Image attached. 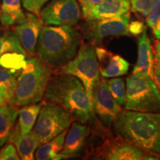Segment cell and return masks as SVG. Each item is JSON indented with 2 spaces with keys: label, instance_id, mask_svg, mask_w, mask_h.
<instances>
[{
  "label": "cell",
  "instance_id": "1",
  "mask_svg": "<svg viewBox=\"0 0 160 160\" xmlns=\"http://www.w3.org/2000/svg\"><path fill=\"white\" fill-rule=\"evenodd\" d=\"M112 128L117 137L160 159V112L145 113L122 109Z\"/></svg>",
  "mask_w": 160,
  "mask_h": 160
},
{
  "label": "cell",
  "instance_id": "2",
  "mask_svg": "<svg viewBox=\"0 0 160 160\" xmlns=\"http://www.w3.org/2000/svg\"><path fill=\"white\" fill-rule=\"evenodd\" d=\"M43 98L44 102L56 104L68 111L73 121L86 124L94 113L85 86L73 76L52 75Z\"/></svg>",
  "mask_w": 160,
  "mask_h": 160
},
{
  "label": "cell",
  "instance_id": "3",
  "mask_svg": "<svg viewBox=\"0 0 160 160\" xmlns=\"http://www.w3.org/2000/svg\"><path fill=\"white\" fill-rule=\"evenodd\" d=\"M82 42L79 30L73 27L43 26L36 47V55L43 62L57 68L77 56Z\"/></svg>",
  "mask_w": 160,
  "mask_h": 160
},
{
  "label": "cell",
  "instance_id": "4",
  "mask_svg": "<svg viewBox=\"0 0 160 160\" xmlns=\"http://www.w3.org/2000/svg\"><path fill=\"white\" fill-rule=\"evenodd\" d=\"M53 73V68L37 57L28 58L18 76L14 94L10 104L22 107L39 103L44 97Z\"/></svg>",
  "mask_w": 160,
  "mask_h": 160
},
{
  "label": "cell",
  "instance_id": "5",
  "mask_svg": "<svg viewBox=\"0 0 160 160\" xmlns=\"http://www.w3.org/2000/svg\"><path fill=\"white\" fill-rule=\"evenodd\" d=\"M124 108L132 111L160 112V90L155 81L143 73H132L126 78Z\"/></svg>",
  "mask_w": 160,
  "mask_h": 160
},
{
  "label": "cell",
  "instance_id": "6",
  "mask_svg": "<svg viewBox=\"0 0 160 160\" xmlns=\"http://www.w3.org/2000/svg\"><path fill=\"white\" fill-rule=\"evenodd\" d=\"M53 73L68 74L79 79L92 102V90L100 79L96 46L82 41L77 56L68 62L55 68Z\"/></svg>",
  "mask_w": 160,
  "mask_h": 160
},
{
  "label": "cell",
  "instance_id": "7",
  "mask_svg": "<svg viewBox=\"0 0 160 160\" xmlns=\"http://www.w3.org/2000/svg\"><path fill=\"white\" fill-rule=\"evenodd\" d=\"M73 121L71 113L63 108L50 102H43L33 132L40 145H42L68 128Z\"/></svg>",
  "mask_w": 160,
  "mask_h": 160
},
{
  "label": "cell",
  "instance_id": "8",
  "mask_svg": "<svg viewBox=\"0 0 160 160\" xmlns=\"http://www.w3.org/2000/svg\"><path fill=\"white\" fill-rule=\"evenodd\" d=\"M86 157L106 160H159V157L144 151L119 137H108L104 142L88 152Z\"/></svg>",
  "mask_w": 160,
  "mask_h": 160
},
{
  "label": "cell",
  "instance_id": "9",
  "mask_svg": "<svg viewBox=\"0 0 160 160\" xmlns=\"http://www.w3.org/2000/svg\"><path fill=\"white\" fill-rule=\"evenodd\" d=\"M129 23V13L108 19H85L79 31L82 40L97 46L107 37L128 36Z\"/></svg>",
  "mask_w": 160,
  "mask_h": 160
},
{
  "label": "cell",
  "instance_id": "10",
  "mask_svg": "<svg viewBox=\"0 0 160 160\" xmlns=\"http://www.w3.org/2000/svg\"><path fill=\"white\" fill-rule=\"evenodd\" d=\"M81 15L77 0H50L39 13V17L45 25L71 27L77 25Z\"/></svg>",
  "mask_w": 160,
  "mask_h": 160
},
{
  "label": "cell",
  "instance_id": "11",
  "mask_svg": "<svg viewBox=\"0 0 160 160\" xmlns=\"http://www.w3.org/2000/svg\"><path fill=\"white\" fill-rule=\"evenodd\" d=\"M92 104L94 114L100 123L106 130L112 132L113 124L122 108L112 97L105 79H99L93 86Z\"/></svg>",
  "mask_w": 160,
  "mask_h": 160
},
{
  "label": "cell",
  "instance_id": "12",
  "mask_svg": "<svg viewBox=\"0 0 160 160\" xmlns=\"http://www.w3.org/2000/svg\"><path fill=\"white\" fill-rule=\"evenodd\" d=\"M27 57V53L14 32L0 33V67L21 70Z\"/></svg>",
  "mask_w": 160,
  "mask_h": 160
},
{
  "label": "cell",
  "instance_id": "13",
  "mask_svg": "<svg viewBox=\"0 0 160 160\" xmlns=\"http://www.w3.org/2000/svg\"><path fill=\"white\" fill-rule=\"evenodd\" d=\"M42 19L34 13H27L23 22L16 25L12 31L17 36L28 57L36 55V47L38 39L44 26Z\"/></svg>",
  "mask_w": 160,
  "mask_h": 160
},
{
  "label": "cell",
  "instance_id": "14",
  "mask_svg": "<svg viewBox=\"0 0 160 160\" xmlns=\"http://www.w3.org/2000/svg\"><path fill=\"white\" fill-rule=\"evenodd\" d=\"M91 133L89 125L73 121L67 132L65 143L61 153L60 159L79 157L86 147L88 137Z\"/></svg>",
  "mask_w": 160,
  "mask_h": 160
},
{
  "label": "cell",
  "instance_id": "15",
  "mask_svg": "<svg viewBox=\"0 0 160 160\" xmlns=\"http://www.w3.org/2000/svg\"><path fill=\"white\" fill-rule=\"evenodd\" d=\"M99 73L103 78L119 77L127 74L130 64L122 56L115 54L100 46H96Z\"/></svg>",
  "mask_w": 160,
  "mask_h": 160
},
{
  "label": "cell",
  "instance_id": "16",
  "mask_svg": "<svg viewBox=\"0 0 160 160\" xmlns=\"http://www.w3.org/2000/svg\"><path fill=\"white\" fill-rule=\"evenodd\" d=\"M130 9L129 0H104L82 13L85 19H102L124 15L129 13Z\"/></svg>",
  "mask_w": 160,
  "mask_h": 160
},
{
  "label": "cell",
  "instance_id": "17",
  "mask_svg": "<svg viewBox=\"0 0 160 160\" xmlns=\"http://www.w3.org/2000/svg\"><path fill=\"white\" fill-rule=\"evenodd\" d=\"M154 57L147 28L138 37V58L132 73H143L154 80Z\"/></svg>",
  "mask_w": 160,
  "mask_h": 160
},
{
  "label": "cell",
  "instance_id": "18",
  "mask_svg": "<svg viewBox=\"0 0 160 160\" xmlns=\"http://www.w3.org/2000/svg\"><path fill=\"white\" fill-rule=\"evenodd\" d=\"M9 142L15 145L20 159L22 160L34 159L35 151L40 145L39 139L33 131L23 134L20 133L17 126H15Z\"/></svg>",
  "mask_w": 160,
  "mask_h": 160
},
{
  "label": "cell",
  "instance_id": "19",
  "mask_svg": "<svg viewBox=\"0 0 160 160\" xmlns=\"http://www.w3.org/2000/svg\"><path fill=\"white\" fill-rule=\"evenodd\" d=\"M17 106L6 103L0 107V148L9 142L19 117Z\"/></svg>",
  "mask_w": 160,
  "mask_h": 160
},
{
  "label": "cell",
  "instance_id": "20",
  "mask_svg": "<svg viewBox=\"0 0 160 160\" xmlns=\"http://www.w3.org/2000/svg\"><path fill=\"white\" fill-rule=\"evenodd\" d=\"M22 0H2L0 22L5 26L16 25L26 19L22 8Z\"/></svg>",
  "mask_w": 160,
  "mask_h": 160
},
{
  "label": "cell",
  "instance_id": "21",
  "mask_svg": "<svg viewBox=\"0 0 160 160\" xmlns=\"http://www.w3.org/2000/svg\"><path fill=\"white\" fill-rule=\"evenodd\" d=\"M68 131V128L65 129L53 139L39 146L35 153V159L37 160L60 159L59 153L63 148Z\"/></svg>",
  "mask_w": 160,
  "mask_h": 160
},
{
  "label": "cell",
  "instance_id": "22",
  "mask_svg": "<svg viewBox=\"0 0 160 160\" xmlns=\"http://www.w3.org/2000/svg\"><path fill=\"white\" fill-rule=\"evenodd\" d=\"M42 103H36L22 106L19 111V122L17 127L23 134L29 133L34 127Z\"/></svg>",
  "mask_w": 160,
  "mask_h": 160
},
{
  "label": "cell",
  "instance_id": "23",
  "mask_svg": "<svg viewBox=\"0 0 160 160\" xmlns=\"http://www.w3.org/2000/svg\"><path fill=\"white\" fill-rule=\"evenodd\" d=\"M21 70H13L0 67V93L7 103H11L14 94L17 78Z\"/></svg>",
  "mask_w": 160,
  "mask_h": 160
},
{
  "label": "cell",
  "instance_id": "24",
  "mask_svg": "<svg viewBox=\"0 0 160 160\" xmlns=\"http://www.w3.org/2000/svg\"><path fill=\"white\" fill-rule=\"evenodd\" d=\"M108 90L117 102L124 105L126 99V82L122 78H113L106 80Z\"/></svg>",
  "mask_w": 160,
  "mask_h": 160
},
{
  "label": "cell",
  "instance_id": "25",
  "mask_svg": "<svg viewBox=\"0 0 160 160\" xmlns=\"http://www.w3.org/2000/svg\"><path fill=\"white\" fill-rule=\"evenodd\" d=\"M155 0H131V10L147 17Z\"/></svg>",
  "mask_w": 160,
  "mask_h": 160
},
{
  "label": "cell",
  "instance_id": "26",
  "mask_svg": "<svg viewBox=\"0 0 160 160\" xmlns=\"http://www.w3.org/2000/svg\"><path fill=\"white\" fill-rule=\"evenodd\" d=\"M49 0H22L23 7L32 13L39 16L42 8Z\"/></svg>",
  "mask_w": 160,
  "mask_h": 160
},
{
  "label": "cell",
  "instance_id": "27",
  "mask_svg": "<svg viewBox=\"0 0 160 160\" xmlns=\"http://www.w3.org/2000/svg\"><path fill=\"white\" fill-rule=\"evenodd\" d=\"M160 17V0H155L148 15L146 17V22L152 30L155 28L156 24Z\"/></svg>",
  "mask_w": 160,
  "mask_h": 160
},
{
  "label": "cell",
  "instance_id": "28",
  "mask_svg": "<svg viewBox=\"0 0 160 160\" xmlns=\"http://www.w3.org/2000/svg\"><path fill=\"white\" fill-rule=\"evenodd\" d=\"M20 157L15 145L9 143L0 151V160H19Z\"/></svg>",
  "mask_w": 160,
  "mask_h": 160
},
{
  "label": "cell",
  "instance_id": "29",
  "mask_svg": "<svg viewBox=\"0 0 160 160\" xmlns=\"http://www.w3.org/2000/svg\"><path fill=\"white\" fill-rule=\"evenodd\" d=\"M145 29V27L144 26L143 23L139 21H133L129 23L128 25V32L129 34H131L136 37L139 36L142 33L144 30Z\"/></svg>",
  "mask_w": 160,
  "mask_h": 160
},
{
  "label": "cell",
  "instance_id": "30",
  "mask_svg": "<svg viewBox=\"0 0 160 160\" xmlns=\"http://www.w3.org/2000/svg\"><path fill=\"white\" fill-rule=\"evenodd\" d=\"M104 0H78V2L79 3L81 7L82 12H83L91 8L93 6L99 5Z\"/></svg>",
  "mask_w": 160,
  "mask_h": 160
},
{
  "label": "cell",
  "instance_id": "31",
  "mask_svg": "<svg viewBox=\"0 0 160 160\" xmlns=\"http://www.w3.org/2000/svg\"><path fill=\"white\" fill-rule=\"evenodd\" d=\"M154 61L160 62V39H157L153 46Z\"/></svg>",
  "mask_w": 160,
  "mask_h": 160
},
{
  "label": "cell",
  "instance_id": "32",
  "mask_svg": "<svg viewBox=\"0 0 160 160\" xmlns=\"http://www.w3.org/2000/svg\"><path fill=\"white\" fill-rule=\"evenodd\" d=\"M154 81L160 90V62H154Z\"/></svg>",
  "mask_w": 160,
  "mask_h": 160
},
{
  "label": "cell",
  "instance_id": "33",
  "mask_svg": "<svg viewBox=\"0 0 160 160\" xmlns=\"http://www.w3.org/2000/svg\"><path fill=\"white\" fill-rule=\"evenodd\" d=\"M153 32L156 39H160V17L157 21V24H156L155 28L153 30Z\"/></svg>",
  "mask_w": 160,
  "mask_h": 160
},
{
  "label": "cell",
  "instance_id": "34",
  "mask_svg": "<svg viewBox=\"0 0 160 160\" xmlns=\"http://www.w3.org/2000/svg\"><path fill=\"white\" fill-rule=\"evenodd\" d=\"M6 103H7V102H6V99H5V97L0 93V107H2V106L4 105Z\"/></svg>",
  "mask_w": 160,
  "mask_h": 160
}]
</instances>
